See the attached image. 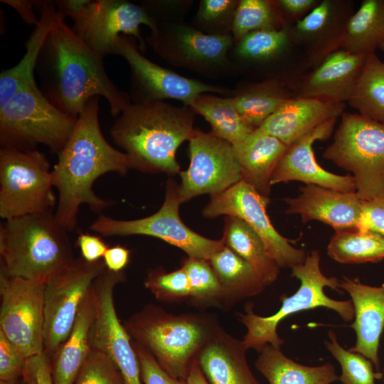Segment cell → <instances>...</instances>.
Segmentation results:
<instances>
[{"label":"cell","instance_id":"cell-36","mask_svg":"<svg viewBox=\"0 0 384 384\" xmlns=\"http://www.w3.org/2000/svg\"><path fill=\"white\" fill-rule=\"evenodd\" d=\"M272 3L266 0H241L234 11L233 33L239 41L247 34L260 30L278 29Z\"/></svg>","mask_w":384,"mask_h":384},{"label":"cell","instance_id":"cell-30","mask_svg":"<svg viewBox=\"0 0 384 384\" xmlns=\"http://www.w3.org/2000/svg\"><path fill=\"white\" fill-rule=\"evenodd\" d=\"M224 245L246 261L266 287L274 282L280 267L268 254L260 237L242 219L225 215Z\"/></svg>","mask_w":384,"mask_h":384},{"label":"cell","instance_id":"cell-41","mask_svg":"<svg viewBox=\"0 0 384 384\" xmlns=\"http://www.w3.org/2000/svg\"><path fill=\"white\" fill-rule=\"evenodd\" d=\"M73 384H125L114 363L102 352L92 348Z\"/></svg>","mask_w":384,"mask_h":384},{"label":"cell","instance_id":"cell-9","mask_svg":"<svg viewBox=\"0 0 384 384\" xmlns=\"http://www.w3.org/2000/svg\"><path fill=\"white\" fill-rule=\"evenodd\" d=\"M58 12L73 19L76 34L102 58L114 55L122 34L138 40L139 49L144 50L145 43L139 26H147L151 31L156 28L145 8L124 0H63Z\"/></svg>","mask_w":384,"mask_h":384},{"label":"cell","instance_id":"cell-54","mask_svg":"<svg viewBox=\"0 0 384 384\" xmlns=\"http://www.w3.org/2000/svg\"><path fill=\"white\" fill-rule=\"evenodd\" d=\"M383 382H384V373H383Z\"/></svg>","mask_w":384,"mask_h":384},{"label":"cell","instance_id":"cell-26","mask_svg":"<svg viewBox=\"0 0 384 384\" xmlns=\"http://www.w3.org/2000/svg\"><path fill=\"white\" fill-rule=\"evenodd\" d=\"M95 311L94 283L84 298L68 338L50 358L54 384H73L90 350Z\"/></svg>","mask_w":384,"mask_h":384},{"label":"cell","instance_id":"cell-11","mask_svg":"<svg viewBox=\"0 0 384 384\" xmlns=\"http://www.w3.org/2000/svg\"><path fill=\"white\" fill-rule=\"evenodd\" d=\"M178 185L169 178L166 183L164 201L155 213L136 220H118L100 214L90 225L91 230L104 237L142 235L159 238L183 250L188 257L209 260L225 245L223 239L205 238L190 228L179 216L181 204Z\"/></svg>","mask_w":384,"mask_h":384},{"label":"cell","instance_id":"cell-25","mask_svg":"<svg viewBox=\"0 0 384 384\" xmlns=\"http://www.w3.org/2000/svg\"><path fill=\"white\" fill-rule=\"evenodd\" d=\"M247 351L242 341L219 327L197 361L209 384H260L248 366Z\"/></svg>","mask_w":384,"mask_h":384},{"label":"cell","instance_id":"cell-4","mask_svg":"<svg viewBox=\"0 0 384 384\" xmlns=\"http://www.w3.org/2000/svg\"><path fill=\"white\" fill-rule=\"evenodd\" d=\"M68 233L53 210L6 220L0 227L1 272L46 282L75 259Z\"/></svg>","mask_w":384,"mask_h":384},{"label":"cell","instance_id":"cell-38","mask_svg":"<svg viewBox=\"0 0 384 384\" xmlns=\"http://www.w3.org/2000/svg\"><path fill=\"white\" fill-rule=\"evenodd\" d=\"M188 277L190 298L198 304H214L222 300V288L208 260L187 257L182 267Z\"/></svg>","mask_w":384,"mask_h":384},{"label":"cell","instance_id":"cell-1","mask_svg":"<svg viewBox=\"0 0 384 384\" xmlns=\"http://www.w3.org/2000/svg\"><path fill=\"white\" fill-rule=\"evenodd\" d=\"M65 19L57 11L39 54L36 72L41 90L53 105L75 119L95 96L107 100L114 117L119 115L131 104L129 96L111 80L102 57Z\"/></svg>","mask_w":384,"mask_h":384},{"label":"cell","instance_id":"cell-21","mask_svg":"<svg viewBox=\"0 0 384 384\" xmlns=\"http://www.w3.org/2000/svg\"><path fill=\"white\" fill-rule=\"evenodd\" d=\"M339 288L348 293L354 309L351 327L356 332V341L348 350L362 354L378 370V348L384 329V284L373 287L357 278L343 277Z\"/></svg>","mask_w":384,"mask_h":384},{"label":"cell","instance_id":"cell-8","mask_svg":"<svg viewBox=\"0 0 384 384\" xmlns=\"http://www.w3.org/2000/svg\"><path fill=\"white\" fill-rule=\"evenodd\" d=\"M76 120L53 105L36 83L18 91L0 108L1 147L28 151L42 144L58 154Z\"/></svg>","mask_w":384,"mask_h":384},{"label":"cell","instance_id":"cell-19","mask_svg":"<svg viewBox=\"0 0 384 384\" xmlns=\"http://www.w3.org/2000/svg\"><path fill=\"white\" fill-rule=\"evenodd\" d=\"M295 198L284 199L288 214L299 215L304 223L321 221L336 232L360 230L363 208L356 192H341L309 184Z\"/></svg>","mask_w":384,"mask_h":384},{"label":"cell","instance_id":"cell-10","mask_svg":"<svg viewBox=\"0 0 384 384\" xmlns=\"http://www.w3.org/2000/svg\"><path fill=\"white\" fill-rule=\"evenodd\" d=\"M50 163L37 149H0V216L2 219L53 210V191Z\"/></svg>","mask_w":384,"mask_h":384},{"label":"cell","instance_id":"cell-3","mask_svg":"<svg viewBox=\"0 0 384 384\" xmlns=\"http://www.w3.org/2000/svg\"><path fill=\"white\" fill-rule=\"evenodd\" d=\"M194 112L164 101L131 103L110 129L113 142L126 154L131 169L149 174H179V146L193 136Z\"/></svg>","mask_w":384,"mask_h":384},{"label":"cell","instance_id":"cell-52","mask_svg":"<svg viewBox=\"0 0 384 384\" xmlns=\"http://www.w3.org/2000/svg\"><path fill=\"white\" fill-rule=\"evenodd\" d=\"M186 380L188 384H209L206 379L197 361L191 366Z\"/></svg>","mask_w":384,"mask_h":384},{"label":"cell","instance_id":"cell-27","mask_svg":"<svg viewBox=\"0 0 384 384\" xmlns=\"http://www.w3.org/2000/svg\"><path fill=\"white\" fill-rule=\"evenodd\" d=\"M288 147L277 138L255 129L234 146L241 168L242 181L261 195L269 197L272 175Z\"/></svg>","mask_w":384,"mask_h":384},{"label":"cell","instance_id":"cell-16","mask_svg":"<svg viewBox=\"0 0 384 384\" xmlns=\"http://www.w3.org/2000/svg\"><path fill=\"white\" fill-rule=\"evenodd\" d=\"M124 279L123 272L106 268L95 280V311L90 342L92 348L102 352L114 363L125 384H142L132 340L119 321L114 304V289Z\"/></svg>","mask_w":384,"mask_h":384},{"label":"cell","instance_id":"cell-15","mask_svg":"<svg viewBox=\"0 0 384 384\" xmlns=\"http://www.w3.org/2000/svg\"><path fill=\"white\" fill-rule=\"evenodd\" d=\"M189 157L188 169L179 173L181 203L201 194L221 193L242 180L234 146L211 132L195 130L189 139Z\"/></svg>","mask_w":384,"mask_h":384},{"label":"cell","instance_id":"cell-7","mask_svg":"<svg viewBox=\"0 0 384 384\" xmlns=\"http://www.w3.org/2000/svg\"><path fill=\"white\" fill-rule=\"evenodd\" d=\"M323 156L351 172L363 201L384 198V124L343 112Z\"/></svg>","mask_w":384,"mask_h":384},{"label":"cell","instance_id":"cell-39","mask_svg":"<svg viewBox=\"0 0 384 384\" xmlns=\"http://www.w3.org/2000/svg\"><path fill=\"white\" fill-rule=\"evenodd\" d=\"M144 284L161 302H174L191 297L188 277L183 267L170 272L151 270Z\"/></svg>","mask_w":384,"mask_h":384},{"label":"cell","instance_id":"cell-45","mask_svg":"<svg viewBox=\"0 0 384 384\" xmlns=\"http://www.w3.org/2000/svg\"><path fill=\"white\" fill-rule=\"evenodd\" d=\"M332 5L329 1H324L296 24L297 31L304 35L316 34L324 29L331 15Z\"/></svg>","mask_w":384,"mask_h":384},{"label":"cell","instance_id":"cell-35","mask_svg":"<svg viewBox=\"0 0 384 384\" xmlns=\"http://www.w3.org/2000/svg\"><path fill=\"white\" fill-rule=\"evenodd\" d=\"M231 98L244 120L257 129L292 97L278 82L272 80L255 85Z\"/></svg>","mask_w":384,"mask_h":384},{"label":"cell","instance_id":"cell-32","mask_svg":"<svg viewBox=\"0 0 384 384\" xmlns=\"http://www.w3.org/2000/svg\"><path fill=\"white\" fill-rule=\"evenodd\" d=\"M187 107L209 122L211 133L233 146L240 144L255 129L241 117L232 98L203 93L192 100Z\"/></svg>","mask_w":384,"mask_h":384},{"label":"cell","instance_id":"cell-6","mask_svg":"<svg viewBox=\"0 0 384 384\" xmlns=\"http://www.w3.org/2000/svg\"><path fill=\"white\" fill-rule=\"evenodd\" d=\"M292 276L300 281V286L292 295L282 296V306L275 314L268 316H259L253 312L250 304L245 306V314H238V320L247 329L242 340L247 349L253 348L259 352L267 344L280 348L284 341L278 336L277 326L282 320L299 311L324 307L336 312L345 321H351L354 319V309L351 300H335L325 294V287L341 293L338 289L340 280L322 273L318 250H311L306 255L304 263L292 267Z\"/></svg>","mask_w":384,"mask_h":384},{"label":"cell","instance_id":"cell-13","mask_svg":"<svg viewBox=\"0 0 384 384\" xmlns=\"http://www.w3.org/2000/svg\"><path fill=\"white\" fill-rule=\"evenodd\" d=\"M45 284L0 272V331L26 358L44 351Z\"/></svg>","mask_w":384,"mask_h":384},{"label":"cell","instance_id":"cell-29","mask_svg":"<svg viewBox=\"0 0 384 384\" xmlns=\"http://www.w3.org/2000/svg\"><path fill=\"white\" fill-rule=\"evenodd\" d=\"M259 352L255 366L270 384H331L339 379L334 366L329 363L304 366L270 344Z\"/></svg>","mask_w":384,"mask_h":384},{"label":"cell","instance_id":"cell-5","mask_svg":"<svg viewBox=\"0 0 384 384\" xmlns=\"http://www.w3.org/2000/svg\"><path fill=\"white\" fill-rule=\"evenodd\" d=\"M132 340L146 350L171 376L186 379L201 350L220 327L197 314H169L145 306L123 324Z\"/></svg>","mask_w":384,"mask_h":384},{"label":"cell","instance_id":"cell-34","mask_svg":"<svg viewBox=\"0 0 384 384\" xmlns=\"http://www.w3.org/2000/svg\"><path fill=\"white\" fill-rule=\"evenodd\" d=\"M327 254L343 264L378 262L384 259V235L370 230L335 232Z\"/></svg>","mask_w":384,"mask_h":384},{"label":"cell","instance_id":"cell-31","mask_svg":"<svg viewBox=\"0 0 384 384\" xmlns=\"http://www.w3.org/2000/svg\"><path fill=\"white\" fill-rule=\"evenodd\" d=\"M222 288V300L232 303L260 294L265 286L254 269L225 245L208 260Z\"/></svg>","mask_w":384,"mask_h":384},{"label":"cell","instance_id":"cell-12","mask_svg":"<svg viewBox=\"0 0 384 384\" xmlns=\"http://www.w3.org/2000/svg\"><path fill=\"white\" fill-rule=\"evenodd\" d=\"M105 269L102 260L89 262L79 257L46 282L43 353L49 358L68 338L84 298Z\"/></svg>","mask_w":384,"mask_h":384},{"label":"cell","instance_id":"cell-50","mask_svg":"<svg viewBox=\"0 0 384 384\" xmlns=\"http://www.w3.org/2000/svg\"><path fill=\"white\" fill-rule=\"evenodd\" d=\"M1 2L11 6L27 24L36 26L38 23L39 18L34 12V8H37L38 1L1 0Z\"/></svg>","mask_w":384,"mask_h":384},{"label":"cell","instance_id":"cell-20","mask_svg":"<svg viewBox=\"0 0 384 384\" xmlns=\"http://www.w3.org/2000/svg\"><path fill=\"white\" fill-rule=\"evenodd\" d=\"M147 42L164 58L186 65L203 67L220 65L225 60L233 37L225 34H205L187 26L169 31L156 26Z\"/></svg>","mask_w":384,"mask_h":384},{"label":"cell","instance_id":"cell-24","mask_svg":"<svg viewBox=\"0 0 384 384\" xmlns=\"http://www.w3.org/2000/svg\"><path fill=\"white\" fill-rule=\"evenodd\" d=\"M384 41V0H364L341 31L314 53L321 60L338 50L367 55L375 53Z\"/></svg>","mask_w":384,"mask_h":384},{"label":"cell","instance_id":"cell-51","mask_svg":"<svg viewBox=\"0 0 384 384\" xmlns=\"http://www.w3.org/2000/svg\"><path fill=\"white\" fill-rule=\"evenodd\" d=\"M315 0H279L277 5L287 14L296 16L316 6Z\"/></svg>","mask_w":384,"mask_h":384},{"label":"cell","instance_id":"cell-47","mask_svg":"<svg viewBox=\"0 0 384 384\" xmlns=\"http://www.w3.org/2000/svg\"><path fill=\"white\" fill-rule=\"evenodd\" d=\"M76 245L80 250L81 257L89 262L102 260L109 247L100 236L83 233L78 235Z\"/></svg>","mask_w":384,"mask_h":384},{"label":"cell","instance_id":"cell-40","mask_svg":"<svg viewBox=\"0 0 384 384\" xmlns=\"http://www.w3.org/2000/svg\"><path fill=\"white\" fill-rule=\"evenodd\" d=\"M287 42L288 35L284 29L256 31L238 41L236 53L245 58L267 59L280 53Z\"/></svg>","mask_w":384,"mask_h":384},{"label":"cell","instance_id":"cell-46","mask_svg":"<svg viewBox=\"0 0 384 384\" xmlns=\"http://www.w3.org/2000/svg\"><path fill=\"white\" fill-rule=\"evenodd\" d=\"M360 230H370L384 235V198L363 201Z\"/></svg>","mask_w":384,"mask_h":384},{"label":"cell","instance_id":"cell-18","mask_svg":"<svg viewBox=\"0 0 384 384\" xmlns=\"http://www.w3.org/2000/svg\"><path fill=\"white\" fill-rule=\"evenodd\" d=\"M337 119H332L306 134L285 151L271 177V186L278 183L298 181L341 192H356L354 178L327 171L316 161L313 144L326 140L334 131Z\"/></svg>","mask_w":384,"mask_h":384},{"label":"cell","instance_id":"cell-33","mask_svg":"<svg viewBox=\"0 0 384 384\" xmlns=\"http://www.w3.org/2000/svg\"><path fill=\"white\" fill-rule=\"evenodd\" d=\"M348 103L359 114L384 124V62L375 53L366 55Z\"/></svg>","mask_w":384,"mask_h":384},{"label":"cell","instance_id":"cell-2","mask_svg":"<svg viewBox=\"0 0 384 384\" xmlns=\"http://www.w3.org/2000/svg\"><path fill=\"white\" fill-rule=\"evenodd\" d=\"M57 154L58 161L51 170L58 192L54 213L58 222L71 232L77 227L81 205H87L100 215L112 204L95 193V180L109 172L124 175L131 169L126 154L111 146L102 134L97 96L89 100Z\"/></svg>","mask_w":384,"mask_h":384},{"label":"cell","instance_id":"cell-22","mask_svg":"<svg viewBox=\"0 0 384 384\" xmlns=\"http://www.w3.org/2000/svg\"><path fill=\"white\" fill-rule=\"evenodd\" d=\"M345 104L298 97L287 101L258 127L287 146L321 124L337 119Z\"/></svg>","mask_w":384,"mask_h":384},{"label":"cell","instance_id":"cell-42","mask_svg":"<svg viewBox=\"0 0 384 384\" xmlns=\"http://www.w3.org/2000/svg\"><path fill=\"white\" fill-rule=\"evenodd\" d=\"M26 358L0 331V384H15L23 375Z\"/></svg>","mask_w":384,"mask_h":384},{"label":"cell","instance_id":"cell-48","mask_svg":"<svg viewBox=\"0 0 384 384\" xmlns=\"http://www.w3.org/2000/svg\"><path fill=\"white\" fill-rule=\"evenodd\" d=\"M236 5L232 0H204L201 1L199 18L206 22L213 21L226 15Z\"/></svg>","mask_w":384,"mask_h":384},{"label":"cell","instance_id":"cell-53","mask_svg":"<svg viewBox=\"0 0 384 384\" xmlns=\"http://www.w3.org/2000/svg\"><path fill=\"white\" fill-rule=\"evenodd\" d=\"M378 48L384 53V41L380 43Z\"/></svg>","mask_w":384,"mask_h":384},{"label":"cell","instance_id":"cell-23","mask_svg":"<svg viewBox=\"0 0 384 384\" xmlns=\"http://www.w3.org/2000/svg\"><path fill=\"white\" fill-rule=\"evenodd\" d=\"M366 58L343 50L330 53L304 79L299 97L348 102Z\"/></svg>","mask_w":384,"mask_h":384},{"label":"cell","instance_id":"cell-28","mask_svg":"<svg viewBox=\"0 0 384 384\" xmlns=\"http://www.w3.org/2000/svg\"><path fill=\"white\" fill-rule=\"evenodd\" d=\"M39 21L26 42V52L14 67L0 74V108L21 90L36 84L34 73L38 58L57 14L55 1H38Z\"/></svg>","mask_w":384,"mask_h":384},{"label":"cell","instance_id":"cell-14","mask_svg":"<svg viewBox=\"0 0 384 384\" xmlns=\"http://www.w3.org/2000/svg\"><path fill=\"white\" fill-rule=\"evenodd\" d=\"M269 197L240 181L224 192L210 196L203 215L213 218L225 215L243 220L262 240L270 256L280 268H292L304 263V250L292 246L274 228L267 213Z\"/></svg>","mask_w":384,"mask_h":384},{"label":"cell","instance_id":"cell-43","mask_svg":"<svg viewBox=\"0 0 384 384\" xmlns=\"http://www.w3.org/2000/svg\"><path fill=\"white\" fill-rule=\"evenodd\" d=\"M132 343L144 384H188L186 379L176 378L169 375L146 350L133 341Z\"/></svg>","mask_w":384,"mask_h":384},{"label":"cell","instance_id":"cell-17","mask_svg":"<svg viewBox=\"0 0 384 384\" xmlns=\"http://www.w3.org/2000/svg\"><path fill=\"white\" fill-rule=\"evenodd\" d=\"M135 40L122 35L114 49V55L122 56L129 65L134 103L174 99L187 106L201 94L224 92L220 87L187 78L151 62L140 53Z\"/></svg>","mask_w":384,"mask_h":384},{"label":"cell","instance_id":"cell-44","mask_svg":"<svg viewBox=\"0 0 384 384\" xmlns=\"http://www.w3.org/2000/svg\"><path fill=\"white\" fill-rule=\"evenodd\" d=\"M22 377L26 384H54L48 356L43 353L28 357Z\"/></svg>","mask_w":384,"mask_h":384},{"label":"cell","instance_id":"cell-49","mask_svg":"<svg viewBox=\"0 0 384 384\" xmlns=\"http://www.w3.org/2000/svg\"><path fill=\"white\" fill-rule=\"evenodd\" d=\"M129 257V249L121 245H115L107 248L102 260L108 270L120 272H123L124 268L128 265Z\"/></svg>","mask_w":384,"mask_h":384},{"label":"cell","instance_id":"cell-37","mask_svg":"<svg viewBox=\"0 0 384 384\" xmlns=\"http://www.w3.org/2000/svg\"><path fill=\"white\" fill-rule=\"evenodd\" d=\"M328 334L329 341L326 342V346L341 368L338 380L342 384H375V379L383 375L374 372L373 363L366 357L343 348L332 330Z\"/></svg>","mask_w":384,"mask_h":384}]
</instances>
